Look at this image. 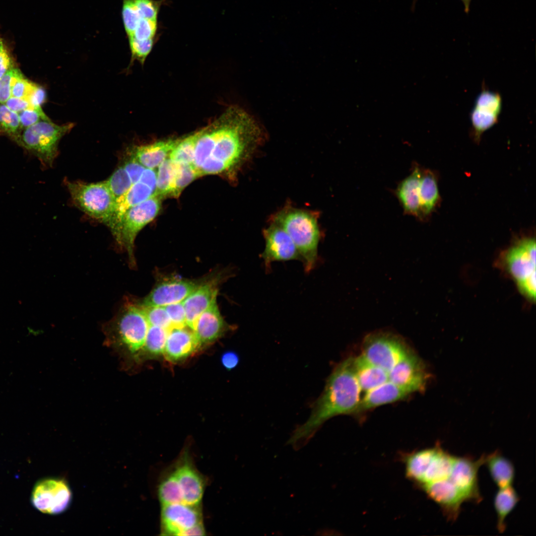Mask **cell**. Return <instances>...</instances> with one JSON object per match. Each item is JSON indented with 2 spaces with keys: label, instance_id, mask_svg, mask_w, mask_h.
I'll return each mask as SVG.
<instances>
[{
  "label": "cell",
  "instance_id": "35",
  "mask_svg": "<svg viewBox=\"0 0 536 536\" xmlns=\"http://www.w3.org/2000/svg\"><path fill=\"white\" fill-rule=\"evenodd\" d=\"M177 163L167 158L158 167L156 195L168 196L174 178Z\"/></svg>",
  "mask_w": 536,
  "mask_h": 536
},
{
  "label": "cell",
  "instance_id": "53",
  "mask_svg": "<svg viewBox=\"0 0 536 536\" xmlns=\"http://www.w3.org/2000/svg\"><path fill=\"white\" fill-rule=\"evenodd\" d=\"M46 100V92L44 88L39 85L29 100L34 107H41Z\"/></svg>",
  "mask_w": 536,
  "mask_h": 536
},
{
  "label": "cell",
  "instance_id": "20",
  "mask_svg": "<svg viewBox=\"0 0 536 536\" xmlns=\"http://www.w3.org/2000/svg\"><path fill=\"white\" fill-rule=\"evenodd\" d=\"M413 394L408 389L389 381L366 392L354 414H359L379 406L402 400Z\"/></svg>",
  "mask_w": 536,
  "mask_h": 536
},
{
  "label": "cell",
  "instance_id": "19",
  "mask_svg": "<svg viewBox=\"0 0 536 536\" xmlns=\"http://www.w3.org/2000/svg\"><path fill=\"white\" fill-rule=\"evenodd\" d=\"M187 326L169 330L163 351L165 358L175 362L188 357L201 346L194 331Z\"/></svg>",
  "mask_w": 536,
  "mask_h": 536
},
{
  "label": "cell",
  "instance_id": "42",
  "mask_svg": "<svg viewBox=\"0 0 536 536\" xmlns=\"http://www.w3.org/2000/svg\"><path fill=\"white\" fill-rule=\"evenodd\" d=\"M157 28L156 21L141 18L132 35L133 37L139 40L153 39Z\"/></svg>",
  "mask_w": 536,
  "mask_h": 536
},
{
  "label": "cell",
  "instance_id": "30",
  "mask_svg": "<svg viewBox=\"0 0 536 536\" xmlns=\"http://www.w3.org/2000/svg\"><path fill=\"white\" fill-rule=\"evenodd\" d=\"M158 494L161 505L184 503L182 492L173 468L160 480Z\"/></svg>",
  "mask_w": 536,
  "mask_h": 536
},
{
  "label": "cell",
  "instance_id": "8",
  "mask_svg": "<svg viewBox=\"0 0 536 536\" xmlns=\"http://www.w3.org/2000/svg\"><path fill=\"white\" fill-rule=\"evenodd\" d=\"M161 207L160 197L155 195L128 209L124 214L115 240L128 253L131 266H135L134 247L139 232L157 215Z\"/></svg>",
  "mask_w": 536,
  "mask_h": 536
},
{
  "label": "cell",
  "instance_id": "2",
  "mask_svg": "<svg viewBox=\"0 0 536 536\" xmlns=\"http://www.w3.org/2000/svg\"><path fill=\"white\" fill-rule=\"evenodd\" d=\"M149 327L141 304L128 298L103 326L105 344L117 354L125 370L137 363Z\"/></svg>",
  "mask_w": 536,
  "mask_h": 536
},
{
  "label": "cell",
  "instance_id": "38",
  "mask_svg": "<svg viewBox=\"0 0 536 536\" xmlns=\"http://www.w3.org/2000/svg\"><path fill=\"white\" fill-rule=\"evenodd\" d=\"M141 305L149 326H158L169 330L173 328L172 323L164 307Z\"/></svg>",
  "mask_w": 536,
  "mask_h": 536
},
{
  "label": "cell",
  "instance_id": "12",
  "mask_svg": "<svg viewBox=\"0 0 536 536\" xmlns=\"http://www.w3.org/2000/svg\"><path fill=\"white\" fill-rule=\"evenodd\" d=\"M485 455L477 460L469 457L455 456L449 476L450 479L461 491L467 501L479 502L481 500L478 484V471L484 464Z\"/></svg>",
  "mask_w": 536,
  "mask_h": 536
},
{
  "label": "cell",
  "instance_id": "50",
  "mask_svg": "<svg viewBox=\"0 0 536 536\" xmlns=\"http://www.w3.org/2000/svg\"><path fill=\"white\" fill-rule=\"evenodd\" d=\"M4 104L9 109L17 113L26 109L36 108L33 107L28 101L24 99L12 96L7 99Z\"/></svg>",
  "mask_w": 536,
  "mask_h": 536
},
{
  "label": "cell",
  "instance_id": "18",
  "mask_svg": "<svg viewBox=\"0 0 536 536\" xmlns=\"http://www.w3.org/2000/svg\"><path fill=\"white\" fill-rule=\"evenodd\" d=\"M218 282L213 279L199 284L183 301L187 326L193 331L200 315L216 300Z\"/></svg>",
  "mask_w": 536,
  "mask_h": 536
},
{
  "label": "cell",
  "instance_id": "7",
  "mask_svg": "<svg viewBox=\"0 0 536 536\" xmlns=\"http://www.w3.org/2000/svg\"><path fill=\"white\" fill-rule=\"evenodd\" d=\"M362 355L388 373L412 349L400 335L388 331L367 335L362 343Z\"/></svg>",
  "mask_w": 536,
  "mask_h": 536
},
{
  "label": "cell",
  "instance_id": "6",
  "mask_svg": "<svg viewBox=\"0 0 536 536\" xmlns=\"http://www.w3.org/2000/svg\"><path fill=\"white\" fill-rule=\"evenodd\" d=\"M67 187L75 204L90 217L112 229L116 200L106 182L85 183L67 182Z\"/></svg>",
  "mask_w": 536,
  "mask_h": 536
},
{
  "label": "cell",
  "instance_id": "22",
  "mask_svg": "<svg viewBox=\"0 0 536 536\" xmlns=\"http://www.w3.org/2000/svg\"><path fill=\"white\" fill-rule=\"evenodd\" d=\"M179 139L169 138L135 146L131 149L130 154L145 168L154 169L168 158Z\"/></svg>",
  "mask_w": 536,
  "mask_h": 536
},
{
  "label": "cell",
  "instance_id": "9",
  "mask_svg": "<svg viewBox=\"0 0 536 536\" xmlns=\"http://www.w3.org/2000/svg\"><path fill=\"white\" fill-rule=\"evenodd\" d=\"M72 492L67 482L60 478H46L38 481L32 491V505L40 512L57 515L65 512L72 500Z\"/></svg>",
  "mask_w": 536,
  "mask_h": 536
},
{
  "label": "cell",
  "instance_id": "52",
  "mask_svg": "<svg viewBox=\"0 0 536 536\" xmlns=\"http://www.w3.org/2000/svg\"><path fill=\"white\" fill-rule=\"evenodd\" d=\"M239 362L238 355L234 351H229L223 353L221 357L222 365L228 370L235 368Z\"/></svg>",
  "mask_w": 536,
  "mask_h": 536
},
{
  "label": "cell",
  "instance_id": "13",
  "mask_svg": "<svg viewBox=\"0 0 536 536\" xmlns=\"http://www.w3.org/2000/svg\"><path fill=\"white\" fill-rule=\"evenodd\" d=\"M536 241L524 238L506 252L504 263L507 270L517 283L536 272Z\"/></svg>",
  "mask_w": 536,
  "mask_h": 536
},
{
  "label": "cell",
  "instance_id": "14",
  "mask_svg": "<svg viewBox=\"0 0 536 536\" xmlns=\"http://www.w3.org/2000/svg\"><path fill=\"white\" fill-rule=\"evenodd\" d=\"M388 377L414 393L425 389L428 376L422 361L412 350L388 372Z\"/></svg>",
  "mask_w": 536,
  "mask_h": 536
},
{
  "label": "cell",
  "instance_id": "56",
  "mask_svg": "<svg viewBox=\"0 0 536 536\" xmlns=\"http://www.w3.org/2000/svg\"></svg>",
  "mask_w": 536,
  "mask_h": 536
},
{
  "label": "cell",
  "instance_id": "21",
  "mask_svg": "<svg viewBox=\"0 0 536 536\" xmlns=\"http://www.w3.org/2000/svg\"><path fill=\"white\" fill-rule=\"evenodd\" d=\"M226 329L216 300L199 317L193 331L201 345L214 341Z\"/></svg>",
  "mask_w": 536,
  "mask_h": 536
},
{
  "label": "cell",
  "instance_id": "15",
  "mask_svg": "<svg viewBox=\"0 0 536 536\" xmlns=\"http://www.w3.org/2000/svg\"><path fill=\"white\" fill-rule=\"evenodd\" d=\"M173 469L182 492L184 503L201 505L205 480L196 468L188 452L182 454Z\"/></svg>",
  "mask_w": 536,
  "mask_h": 536
},
{
  "label": "cell",
  "instance_id": "46",
  "mask_svg": "<svg viewBox=\"0 0 536 536\" xmlns=\"http://www.w3.org/2000/svg\"><path fill=\"white\" fill-rule=\"evenodd\" d=\"M123 166L128 173L133 184L139 181L145 168L131 154L130 158L125 162Z\"/></svg>",
  "mask_w": 536,
  "mask_h": 536
},
{
  "label": "cell",
  "instance_id": "47",
  "mask_svg": "<svg viewBox=\"0 0 536 536\" xmlns=\"http://www.w3.org/2000/svg\"><path fill=\"white\" fill-rule=\"evenodd\" d=\"M16 68L12 67L0 78V103L4 104L11 96V81Z\"/></svg>",
  "mask_w": 536,
  "mask_h": 536
},
{
  "label": "cell",
  "instance_id": "25",
  "mask_svg": "<svg viewBox=\"0 0 536 536\" xmlns=\"http://www.w3.org/2000/svg\"><path fill=\"white\" fill-rule=\"evenodd\" d=\"M355 374L361 390L368 391L389 381L388 373L369 362L363 355L353 357Z\"/></svg>",
  "mask_w": 536,
  "mask_h": 536
},
{
  "label": "cell",
  "instance_id": "51",
  "mask_svg": "<svg viewBox=\"0 0 536 536\" xmlns=\"http://www.w3.org/2000/svg\"><path fill=\"white\" fill-rule=\"evenodd\" d=\"M138 182L147 185L156 195L157 173L153 169L145 168Z\"/></svg>",
  "mask_w": 536,
  "mask_h": 536
},
{
  "label": "cell",
  "instance_id": "5",
  "mask_svg": "<svg viewBox=\"0 0 536 536\" xmlns=\"http://www.w3.org/2000/svg\"><path fill=\"white\" fill-rule=\"evenodd\" d=\"M73 126V123L58 125L50 119L42 120L23 129L15 142L44 166L51 167L58 155L60 139Z\"/></svg>",
  "mask_w": 536,
  "mask_h": 536
},
{
  "label": "cell",
  "instance_id": "40",
  "mask_svg": "<svg viewBox=\"0 0 536 536\" xmlns=\"http://www.w3.org/2000/svg\"><path fill=\"white\" fill-rule=\"evenodd\" d=\"M129 39L132 60H136L140 64H143L153 47V39L146 40H139L133 37H129Z\"/></svg>",
  "mask_w": 536,
  "mask_h": 536
},
{
  "label": "cell",
  "instance_id": "16",
  "mask_svg": "<svg viewBox=\"0 0 536 536\" xmlns=\"http://www.w3.org/2000/svg\"><path fill=\"white\" fill-rule=\"evenodd\" d=\"M449 476L420 488L440 507L449 520L455 521L460 513L462 505L467 501L463 493Z\"/></svg>",
  "mask_w": 536,
  "mask_h": 536
},
{
  "label": "cell",
  "instance_id": "48",
  "mask_svg": "<svg viewBox=\"0 0 536 536\" xmlns=\"http://www.w3.org/2000/svg\"><path fill=\"white\" fill-rule=\"evenodd\" d=\"M521 292L531 300L536 299V272L517 283Z\"/></svg>",
  "mask_w": 536,
  "mask_h": 536
},
{
  "label": "cell",
  "instance_id": "11",
  "mask_svg": "<svg viewBox=\"0 0 536 536\" xmlns=\"http://www.w3.org/2000/svg\"><path fill=\"white\" fill-rule=\"evenodd\" d=\"M265 248L261 255L267 269L271 264L277 261L299 260L301 257L294 243L279 226L271 222L263 230Z\"/></svg>",
  "mask_w": 536,
  "mask_h": 536
},
{
  "label": "cell",
  "instance_id": "1",
  "mask_svg": "<svg viewBox=\"0 0 536 536\" xmlns=\"http://www.w3.org/2000/svg\"><path fill=\"white\" fill-rule=\"evenodd\" d=\"M353 359V357L345 359L333 369L322 393L312 404L309 418L295 430L291 442L310 438L332 417L354 414L360 401L361 389L355 374Z\"/></svg>",
  "mask_w": 536,
  "mask_h": 536
},
{
  "label": "cell",
  "instance_id": "4",
  "mask_svg": "<svg viewBox=\"0 0 536 536\" xmlns=\"http://www.w3.org/2000/svg\"><path fill=\"white\" fill-rule=\"evenodd\" d=\"M455 458L440 445L409 453L403 460L406 476L420 488L447 478Z\"/></svg>",
  "mask_w": 536,
  "mask_h": 536
},
{
  "label": "cell",
  "instance_id": "34",
  "mask_svg": "<svg viewBox=\"0 0 536 536\" xmlns=\"http://www.w3.org/2000/svg\"><path fill=\"white\" fill-rule=\"evenodd\" d=\"M22 130L18 114L0 103V134L15 141Z\"/></svg>",
  "mask_w": 536,
  "mask_h": 536
},
{
  "label": "cell",
  "instance_id": "3",
  "mask_svg": "<svg viewBox=\"0 0 536 536\" xmlns=\"http://www.w3.org/2000/svg\"><path fill=\"white\" fill-rule=\"evenodd\" d=\"M271 220L288 234L298 250L305 271L310 272L314 268L318 258L321 233L318 214L286 206L274 214Z\"/></svg>",
  "mask_w": 536,
  "mask_h": 536
},
{
  "label": "cell",
  "instance_id": "45",
  "mask_svg": "<svg viewBox=\"0 0 536 536\" xmlns=\"http://www.w3.org/2000/svg\"><path fill=\"white\" fill-rule=\"evenodd\" d=\"M142 18L156 21L158 7L151 0H134Z\"/></svg>",
  "mask_w": 536,
  "mask_h": 536
},
{
  "label": "cell",
  "instance_id": "33",
  "mask_svg": "<svg viewBox=\"0 0 536 536\" xmlns=\"http://www.w3.org/2000/svg\"><path fill=\"white\" fill-rule=\"evenodd\" d=\"M199 176V173L193 165L177 163L174 178L168 196H178L186 187Z\"/></svg>",
  "mask_w": 536,
  "mask_h": 536
},
{
  "label": "cell",
  "instance_id": "17",
  "mask_svg": "<svg viewBox=\"0 0 536 536\" xmlns=\"http://www.w3.org/2000/svg\"><path fill=\"white\" fill-rule=\"evenodd\" d=\"M199 284L186 279H173L157 284L141 303L145 306H165L183 302Z\"/></svg>",
  "mask_w": 536,
  "mask_h": 536
},
{
  "label": "cell",
  "instance_id": "54",
  "mask_svg": "<svg viewBox=\"0 0 536 536\" xmlns=\"http://www.w3.org/2000/svg\"><path fill=\"white\" fill-rule=\"evenodd\" d=\"M204 535H205V530L202 523L187 530L182 534V536Z\"/></svg>",
  "mask_w": 536,
  "mask_h": 536
},
{
  "label": "cell",
  "instance_id": "23",
  "mask_svg": "<svg viewBox=\"0 0 536 536\" xmlns=\"http://www.w3.org/2000/svg\"><path fill=\"white\" fill-rule=\"evenodd\" d=\"M422 171L416 166L398 185L396 194L406 214L420 217L419 190Z\"/></svg>",
  "mask_w": 536,
  "mask_h": 536
},
{
  "label": "cell",
  "instance_id": "55",
  "mask_svg": "<svg viewBox=\"0 0 536 536\" xmlns=\"http://www.w3.org/2000/svg\"><path fill=\"white\" fill-rule=\"evenodd\" d=\"M464 6V10L466 13H469L470 10V5L472 0H460Z\"/></svg>",
  "mask_w": 536,
  "mask_h": 536
},
{
  "label": "cell",
  "instance_id": "36",
  "mask_svg": "<svg viewBox=\"0 0 536 536\" xmlns=\"http://www.w3.org/2000/svg\"><path fill=\"white\" fill-rule=\"evenodd\" d=\"M105 182L116 202L128 191L133 184L128 173L123 166L119 167Z\"/></svg>",
  "mask_w": 536,
  "mask_h": 536
},
{
  "label": "cell",
  "instance_id": "32",
  "mask_svg": "<svg viewBox=\"0 0 536 536\" xmlns=\"http://www.w3.org/2000/svg\"><path fill=\"white\" fill-rule=\"evenodd\" d=\"M197 137L196 132L180 138L169 154L168 158L178 163L193 165Z\"/></svg>",
  "mask_w": 536,
  "mask_h": 536
},
{
  "label": "cell",
  "instance_id": "26",
  "mask_svg": "<svg viewBox=\"0 0 536 536\" xmlns=\"http://www.w3.org/2000/svg\"><path fill=\"white\" fill-rule=\"evenodd\" d=\"M484 464L495 484L500 488L512 485L515 477V469L512 462L498 451L485 456Z\"/></svg>",
  "mask_w": 536,
  "mask_h": 536
},
{
  "label": "cell",
  "instance_id": "37",
  "mask_svg": "<svg viewBox=\"0 0 536 536\" xmlns=\"http://www.w3.org/2000/svg\"><path fill=\"white\" fill-rule=\"evenodd\" d=\"M38 86L39 85L25 78L19 70L12 77L11 95L13 97L24 99L29 102L30 98Z\"/></svg>",
  "mask_w": 536,
  "mask_h": 536
},
{
  "label": "cell",
  "instance_id": "41",
  "mask_svg": "<svg viewBox=\"0 0 536 536\" xmlns=\"http://www.w3.org/2000/svg\"><path fill=\"white\" fill-rule=\"evenodd\" d=\"M22 130L42 120L50 119L41 107L26 109L17 113Z\"/></svg>",
  "mask_w": 536,
  "mask_h": 536
},
{
  "label": "cell",
  "instance_id": "43",
  "mask_svg": "<svg viewBox=\"0 0 536 536\" xmlns=\"http://www.w3.org/2000/svg\"><path fill=\"white\" fill-rule=\"evenodd\" d=\"M172 323L173 328L187 326L186 316L183 302L164 306Z\"/></svg>",
  "mask_w": 536,
  "mask_h": 536
},
{
  "label": "cell",
  "instance_id": "29",
  "mask_svg": "<svg viewBox=\"0 0 536 536\" xmlns=\"http://www.w3.org/2000/svg\"><path fill=\"white\" fill-rule=\"evenodd\" d=\"M169 331L162 327L149 326L137 363L144 359L163 353Z\"/></svg>",
  "mask_w": 536,
  "mask_h": 536
},
{
  "label": "cell",
  "instance_id": "44",
  "mask_svg": "<svg viewBox=\"0 0 536 536\" xmlns=\"http://www.w3.org/2000/svg\"><path fill=\"white\" fill-rule=\"evenodd\" d=\"M230 169L224 161L210 156L201 165L199 170L200 175L214 174Z\"/></svg>",
  "mask_w": 536,
  "mask_h": 536
},
{
  "label": "cell",
  "instance_id": "49",
  "mask_svg": "<svg viewBox=\"0 0 536 536\" xmlns=\"http://www.w3.org/2000/svg\"><path fill=\"white\" fill-rule=\"evenodd\" d=\"M15 67L9 52L0 40V78L10 68Z\"/></svg>",
  "mask_w": 536,
  "mask_h": 536
},
{
  "label": "cell",
  "instance_id": "39",
  "mask_svg": "<svg viewBox=\"0 0 536 536\" xmlns=\"http://www.w3.org/2000/svg\"><path fill=\"white\" fill-rule=\"evenodd\" d=\"M122 15L125 30L130 37L142 18L134 0H123Z\"/></svg>",
  "mask_w": 536,
  "mask_h": 536
},
{
  "label": "cell",
  "instance_id": "10",
  "mask_svg": "<svg viewBox=\"0 0 536 536\" xmlns=\"http://www.w3.org/2000/svg\"><path fill=\"white\" fill-rule=\"evenodd\" d=\"M201 523L202 514L201 505L179 503L161 505L162 535L182 536L185 531Z\"/></svg>",
  "mask_w": 536,
  "mask_h": 536
},
{
  "label": "cell",
  "instance_id": "31",
  "mask_svg": "<svg viewBox=\"0 0 536 536\" xmlns=\"http://www.w3.org/2000/svg\"><path fill=\"white\" fill-rule=\"evenodd\" d=\"M500 112L484 106L474 105L470 114L472 133L475 140H479L482 133L494 126Z\"/></svg>",
  "mask_w": 536,
  "mask_h": 536
},
{
  "label": "cell",
  "instance_id": "28",
  "mask_svg": "<svg viewBox=\"0 0 536 536\" xmlns=\"http://www.w3.org/2000/svg\"><path fill=\"white\" fill-rule=\"evenodd\" d=\"M519 499L517 493L512 485L500 488L496 493L494 505L497 514V528L499 532L505 531L506 518L515 507Z\"/></svg>",
  "mask_w": 536,
  "mask_h": 536
},
{
  "label": "cell",
  "instance_id": "27",
  "mask_svg": "<svg viewBox=\"0 0 536 536\" xmlns=\"http://www.w3.org/2000/svg\"><path fill=\"white\" fill-rule=\"evenodd\" d=\"M419 197L420 217L427 216L433 211L439 200L436 178L430 171L422 172Z\"/></svg>",
  "mask_w": 536,
  "mask_h": 536
},
{
  "label": "cell",
  "instance_id": "24",
  "mask_svg": "<svg viewBox=\"0 0 536 536\" xmlns=\"http://www.w3.org/2000/svg\"><path fill=\"white\" fill-rule=\"evenodd\" d=\"M155 195L147 185L138 182L132 184L128 191L116 201L113 227L111 231L115 239L118 234L120 223L126 212Z\"/></svg>",
  "mask_w": 536,
  "mask_h": 536
}]
</instances>
